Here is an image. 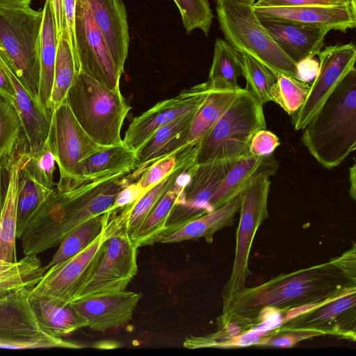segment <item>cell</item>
<instances>
[{
    "label": "cell",
    "instance_id": "1",
    "mask_svg": "<svg viewBox=\"0 0 356 356\" xmlns=\"http://www.w3.org/2000/svg\"><path fill=\"white\" fill-rule=\"evenodd\" d=\"M355 252L354 245L327 262L280 274L252 288L244 287L222 313L218 324L235 322L245 332L252 329L262 309H271L283 314L356 289Z\"/></svg>",
    "mask_w": 356,
    "mask_h": 356
},
{
    "label": "cell",
    "instance_id": "2",
    "mask_svg": "<svg viewBox=\"0 0 356 356\" xmlns=\"http://www.w3.org/2000/svg\"><path fill=\"white\" fill-rule=\"evenodd\" d=\"M128 174L87 181L67 192L54 188L19 238L23 254L38 255L54 248L81 223L109 211L119 193L132 183Z\"/></svg>",
    "mask_w": 356,
    "mask_h": 356
},
{
    "label": "cell",
    "instance_id": "3",
    "mask_svg": "<svg viewBox=\"0 0 356 356\" xmlns=\"http://www.w3.org/2000/svg\"><path fill=\"white\" fill-rule=\"evenodd\" d=\"M302 131V143L325 168L339 165L355 150V67L337 85Z\"/></svg>",
    "mask_w": 356,
    "mask_h": 356
},
{
    "label": "cell",
    "instance_id": "4",
    "mask_svg": "<svg viewBox=\"0 0 356 356\" xmlns=\"http://www.w3.org/2000/svg\"><path fill=\"white\" fill-rule=\"evenodd\" d=\"M83 129L102 146L123 143L121 129L131 107L120 90H112L79 72L65 100Z\"/></svg>",
    "mask_w": 356,
    "mask_h": 356
},
{
    "label": "cell",
    "instance_id": "5",
    "mask_svg": "<svg viewBox=\"0 0 356 356\" xmlns=\"http://www.w3.org/2000/svg\"><path fill=\"white\" fill-rule=\"evenodd\" d=\"M216 13L225 40L273 71L298 78L297 65L281 49L252 9L236 1H216Z\"/></svg>",
    "mask_w": 356,
    "mask_h": 356
},
{
    "label": "cell",
    "instance_id": "6",
    "mask_svg": "<svg viewBox=\"0 0 356 356\" xmlns=\"http://www.w3.org/2000/svg\"><path fill=\"white\" fill-rule=\"evenodd\" d=\"M262 129H266L263 105L246 88H243L200 142L196 163L250 155V140Z\"/></svg>",
    "mask_w": 356,
    "mask_h": 356
},
{
    "label": "cell",
    "instance_id": "7",
    "mask_svg": "<svg viewBox=\"0 0 356 356\" xmlns=\"http://www.w3.org/2000/svg\"><path fill=\"white\" fill-rule=\"evenodd\" d=\"M42 10L0 7V49L19 81L37 99Z\"/></svg>",
    "mask_w": 356,
    "mask_h": 356
},
{
    "label": "cell",
    "instance_id": "8",
    "mask_svg": "<svg viewBox=\"0 0 356 356\" xmlns=\"http://www.w3.org/2000/svg\"><path fill=\"white\" fill-rule=\"evenodd\" d=\"M270 176L261 175L253 179L243 191L240 207V220L236 231L234 264L228 281L222 291V312L245 287L250 274L249 258L256 233L268 216V198L270 187Z\"/></svg>",
    "mask_w": 356,
    "mask_h": 356
},
{
    "label": "cell",
    "instance_id": "9",
    "mask_svg": "<svg viewBox=\"0 0 356 356\" xmlns=\"http://www.w3.org/2000/svg\"><path fill=\"white\" fill-rule=\"evenodd\" d=\"M47 140L59 168L56 188L60 192L70 191L84 183L81 161L104 147L83 129L65 101L53 112Z\"/></svg>",
    "mask_w": 356,
    "mask_h": 356
},
{
    "label": "cell",
    "instance_id": "10",
    "mask_svg": "<svg viewBox=\"0 0 356 356\" xmlns=\"http://www.w3.org/2000/svg\"><path fill=\"white\" fill-rule=\"evenodd\" d=\"M106 236L103 233L88 247L49 267L30 290L29 298L69 305L96 272L103 257Z\"/></svg>",
    "mask_w": 356,
    "mask_h": 356
},
{
    "label": "cell",
    "instance_id": "11",
    "mask_svg": "<svg viewBox=\"0 0 356 356\" xmlns=\"http://www.w3.org/2000/svg\"><path fill=\"white\" fill-rule=\"evenodd\" d=\"M74 38L79 72L112 90H120L122 72L96 24L87 0H77Z\"/></svg>",
    "mask_w": 356,
    "mask_h": 356
},
{
    "label": "cell",
    "instance_id": "12",
    "mask_svg": "<svg viewBox=\"0 0 356 356\" xmlns=\"http://www.w3.org/2000/svg\"><path fill=\"white\" fill-rule=\"evenodd\" d=\"M236 160H216L196 164L191 168L188 180L170 213L162 235L213 211L210 206L211 200Z\"/></svg>",
    "mask_w": 356,
    "mask_h": 356
},
{
    "label": "cell",
    "instance_id": "13",
    "mask_svg": "<svg viewBox=\"0 0 356 356\" xmlns=\"http://www.w3.org/2000/svg\"><path fill=\"white\" fill-rule=\"evenodd\" d=\"M317 74L310 84L305 101L291 115L296 131L302 130L317 113L337 85L355 68L356 47L353 43L325 47L318 54Z\"/></svg>",
    "mask_w": 356,
    "mask_h": 356
},
{
    "label": "cell",
    "instance_id": "14",
    "mask_svg": "<svg viewBox=\"0 0 356 356\" xmlns=\"http://www.w3.org/2000/svg\"><path fill=\"white\" fill-rule=\"evenodd\" d=\"M138 248L122 230L106 236L97 269L75 299L125 290L138 272Z\"/></svg>",
    "mask_w": 356,
    "mask_h": 356
},
{
    "label": "cell",
    "instance_id": "15",
    "mask_svg": "<svg viewBox=\"0 0 356 356\" xmlns=\"http://www.w3.org/2000/svg\"><path fill=\"white\" fill-rule=\"evenodd\" d=\"M198 146L199 144H190L177 152V163L170 173L146 189L133 203L109 211L105 228L106 235L122 230L131 238L159 199L172 187L181 174L197 164Z\"/></svg>",
    "mask_w": 356,
    "mask_h": 356
},
{
    "label": "cell",
    "instance_id": "16",
    "mask_svg": "<svg viewBox=\"0 0 356 356\" xmlns=\"http://www.w3.org/2000/svg\"><path fill=\"white\" fill-rule=\"evenodd\" d=\"M209 88L207 82L182 90L177 96L158 102L134 118L124 144L136 152L157 129L189 113L197 111L204 102Z\"/></svg>",
    "mask_w": 356,
    "mask_h": 356
},
{
    "label": "cell",
    "instance_id": "17",
    "mask_svg": "<svg viewBox=\"0 0 356 356\" xmlns=\"http://www.w3.org/2000/svg\"><path fill=\"white\" fill-rule=\"evenodd\" d=\"M356 289L328 299L287 321L275 331H315L355 340Z\"/></svg>",
    "mask_w": 356,
    "mask_h": 356
},
{
    "label": "cell",
    "instance_id": "18",
    "mask_svg": "<svg viewBox=\"0 0 356 356\" xmlns=\"http://www.w3.org/2000/svg\"><path fill=\"white\" fill-rule=\"evenodd\" d=\"M252 9L260 20L285 22L346 33L356 25L355 0L337 6H259Z\"/></svg>",
    "mask_w": 356,
    "mask_h": 356
},
{
    "label": "cell",
    "instance_id": "19",
    "mask_svg": "<svg viewBox=\"0 0 356 356\" xmlns=\"http://www.w3.org/2000/svg\"><path fill=\"white\" fill-rule=\"evenodd\" d=\"M141 297L139 293L124 290L81 297L69 305L86 327L104 332L128 323Z\"/></svg>",
    "mask_w": 356,
    "mask_h": 356
},
{
    "label": "cell",
    "instance_id": "20",
    "mask_svg": "<svg viewBox=\"0 0 356 356\" xmlns=\"http://www.w3.org/2000/svg\"><path fill=\"white\" fill-rule=\"evenodd\" d=\"M197 111L186 114L157 129L136 152L132 182L157 161L176 154L188 145L191 124Z\"/></svg>",
    "mask_w": 356,
    "mask_h": 356
},
{
    "label": "cell",
    "instance_id": "21",
    "mask_svg": "<svg viewBox=\"0 0 356 356\" xmlns=\"http://www.w3.org/2000/svg\"><path fill=\"white\" fill-rule=\"evenodd\" d=\"M0 65L13 84L15 106L26 136L28 154L38 152L45 143L50 129L51 118L48 115L38 100L29 93L14 72L9 60L0 49Z\"/></svg>",
    "mask_w": 356,
    "mask_h": 356
},
{
    "label": "cell",
    "instance_id": "22",
    "mask_svg": "<svg viewBox=\"0 0 356 356\" xmlns=\"http://www.w3.org/2000/svg\"><path fill=\"white\" fill-rule=\"evenodd\" d=\"M94 20L104 36L113 60L122 73L128 54L129 36L122 0H87Z\"/></svg>",
    "mask_w": 356,
    "mask_h": 356
},
{
    "label": "cell",
    "instance_id": "23",
    "mask_svg": "<svg viewBox=\"0 0 356 356\" xmlns=\"http://www.w3.org/2000/svg\"><path fill=\"white\" fill-rule=\"evenodd\" d=\"M261 22L281 49L296 64L318 56L329 32L319 27L285 22Z\"/></svg>",
    "mask_w": 356,
    "mask_h": 356
},
{
    "label": "cell",
    "instance_id": "24",
    "mask_svg": "<svg viewBox=\"0 0 356 356\" xmlns=\"http://www.w3.org/2000/svg\"><path fill=\"white\" fill-rule=\"evenodd\" d=\"M27 152L17 154L15 149L8 162V184L0 213V260L8 262L17 261L16 231L18 181L20 173L29 159Z\"/></svg>",
    "mask_w": 356,
    "mask_h": 356
},
{
    "label": "cell",
    "instance_id": "25",
    "mask_svg": "<svg viewBox=\"0 0 356 356\" xmlns=\"http://www.w3.org/2000/svg\"><path fill=\"white\" fill-rule=\"evenodd\" d=\"M30 290L20 288L0 296V338L47 334L41 330L31 307Z\"/></svg>",
    "mask_w": 356,
    "mask_h": 356
},
{
    "label": "cell",
    "instance_id": "26",
    "mask_svg": "<svg viewBox=\"0 0 356 356\" xmlns=\"http://www.w3.org/2000/svg\"><path fill=\"white\" fill-rule=\"evenodd\" d=\"M279 163L274 154L270 156L248 155L236 160L229 170L210 202L215 210L225 204L241 193L253 179L261 175H274Z\"/></svg>",
    "mask_w": 356,
    "mask_h": 356
},
{
    "label": "cell",
    "instance_id": "27",
    "mask_svg": "<svg viewBox=\"0 0 356 356\" xmlns=\"http://www.w3.org/2000/svg\"><path fill=\"white\" fill-rule=\"evenodd\" d=\"M241 193L242 191L222 207L187 222L170 234L161 236L157 243H174L201 238L211 243L217 232L232 225L235 216L240 211Z\"/></svg>",
    "mask_w": 356,
    "mask_h": 356
},
{
    "label": "cell",
    "instance_id": "28",
    "mask_svg": "<svg viewBox=\"0 0 356 356\" xmlns=\"http://www.w3.org/2000/svg\"><path fill=\"white\" fill-rule=\"evenodd\" d=\"M40 36V77L37 98L49 117V102L53 88L54 67L57 53L58 38L50 4L45 0Z\"/></svg>",
    "mask_w": 356,
    "mask_h": 356
},
{
    "label": "cell",
    "instance_id": "29",
    "mask_svg": "<svg viewBox=\"0 0 356 356\" xmlns=\"http://www.w3.org/2000/svg\"><path fill=\"white\" fill-rule=\"evenodd\" d=\"M135 152L124 143L104 146L81 161L84 183L113 175L128 174L134 170Z\"/></svg>",
    "mask_w": 356,
    "mask_h": 356
},
{
    "label": "cell",
    "instance_id": "30",
    "mask_svg": "<svg viewBox=\"0 0 356 356\" xmlns=\"http://www.w3.org/2000/svg\"><path fill=\"white\" fill-rule=\"evenodd\" d=\"M191 168L181 174L172 187L159 199L139 229L132 236L131 240L138 248L157 243L159 236L165 232L170 213L188 180Z\"/></svg>",
    "mask_w": 356,
    "mask_h": 356
},
{
    "label": "cell",
    "instance_id": "31",
    "mask_svg": "<svg viewBox=\"0 0 356 356\" xmlns=\"http://www.w3.org/2000/svg\"><path fill=\"white\" fill-rule=\"evenodd\" d=\"M29 298L38 324L46 334L63 338L86 327L84 320L70 305L63 306L46 300Z\"/></svg>",
    "mask_w": 356,
    "mask_h": 356
},
{
    "label": "cell",
    "instance_id": "32",
    "mask_svg": "<svg viewBox=\"0 0 356 356\" xmlns=\"http://www.w3.org/2000/svg\"><path fill=\"white\" fill-rule=\"evenodd\" d=\"M243 75L241 55L226 40L218 38L207 81L211 89L238 90V78Z\"/></svg>",
    "mask_w": 356,
    "mask_h": 356
},
{
    "label": "cell",
    "instance_id": "33",
    "mask_svg": "<svg viewBox=\"0 0 356 356\" xmlns=\"http://www.w3.org/2000/svg\"><path fill=\"white\" fill-rule=\"evenodd\" d=\"M242 89L209 88L204 102L193 118L187 140L188 145L200 143Z\"/></svg>",
    "mask_w": 356,
    "mask_h": 356
},
{
    "label": "cell",
    "instance_id": "34",
    "mask_svg": "<svg viewBox=\"0 0 356 356\" xmlns=\"http://www.w3.org/2000/svg\"><path fill=\"white\" fill-rule=\"evenodd\" d=\"M109 216L108 211L95 216L66 234L59 243L58 249L51 261L44 266L45 270L70 259L92 243L104 231Z\"/></svg>",
    "mask_w": 356,
    "mask_h": 356
},
{
    "label": "cell",
    "instance_id": "35",
    "mask_svg": "<svg viewBox=\"0 0 356 356\" xmlns=\"http://www.w3.org/2000/svg\"><path fill=\"white\" fill-rule=\"evenodd\" d=\"M45 271L36 254L24 255L15 262L0 260V296L20 288L31 289Z\"/></svg>",
    "mask_w": 356,
    "mask_h": 356
},
{
    "label": "cell",
    "instance_id": "36",
    "mask_svg": "<svg viewBox=\"0 0 356 356\" xmlns=\"http://www.w3.org/2000/svg\"><path fill=\"white\" fill-rule=\"evenodd\" d=\"M79 73L67 33L63 29L58 39L54 83L49 102V110L52 113L65 100L67 92Z\"/></svg>",
    "mask_w": 356,
    "mask_h": 356
},
{
    "label": "cell",
    "instance_id": "37",
    "mask_svg": "<svg viewBox=\"0 0 356 356\" xmlns=\"http://www.w3.org/2000/svg\"><path fill=\"white\" fill-rule=\"evenodd\" d=\"M53 189L37 182L23 168L18 181L17 238H20L32 216Z\"/></svg>",
    "mask_w": 356,
    "mask_h": 356
},
{
    "label": "cell",
    "instance_id": "38",
    "mask_svg": "<svg viewBox=\"0 0 356 356\" xmlns=\"http://www.w3.org/2000/svg\"><path fill=\"white\" fill-rule=\"evenodd\" d=\"M241 55L246 88L263 106L271 102V92L277 75L252 56L245 54Z\"/></svg>",
    "mask_w": 356,
    "mask_h": 356
},
{
    "label": "cell",
    "instance_id": "39",
    "mask_svg": "<svg viewBox=\"0 0 356 356\" xmlns=\"http://www.w3.org/2000/svg\"><path fill=\"white\" fill-rule=\"evenodd\" d=\"M309 87V83L286 74H278L272 90L271 101L291 116L303 104Z\"/></svg>",
    "mask_w": 356,
    "mask_h": 356
},
{
    "label": "cell",
    "instance_id": "40",
    "mask_svg": "<svg viewBox=\"0 0 356 356\" xmlns=\"http://www.w3.org/2000/svg\"><path fill=\"white\" fill-rule=\"evenodd\" d=\"M21 131L22 122L15 106L0 95V162L10 157Z\"/></svg>",
    "mask_w": 356,
    "mask_h": 356
},
{
    "label": "cell",
    "instance_id": "41",
    "mask_svg": "<svg viewBox=\"0 0 356 356\" xmlns=\"http://www.w3.org/2000/svg\"><path fill=\"white\" fill-rule=\"evenodd\" d=\"M178 7L187 33L200 29L208 35L213 13L208 0H173Z\"/></svg>",
    "mask_w": 356,
    "mask_h": 356
},
{
    "label": "cell",
    "instance_id": "42",
    "mask_svg": "<svg viewBox=\"0 0 356 356\" xmlns=\"http://www.w3.org/2000/svg\"><path fill=\"white\" fill-rule=\"evenodd\" d=\"M29 156V159L24 169L37 182L54 189L56 185L53 179L56 160L47 138L38 152Z\"/></svg>",
    "mask_w": 356,
    "mask_h": 356
},
{
    "label": "cell",
    "instance_id": "43",
    "mask_svg": "<svg viewBox=\"0 0 356 356\" xmlns=\"http://www.w3.org/2000/svg\"><path fill=\"white\" fill-rule=\"evenodd\" d=\"M85 345L74 341L63 339L46 334L36 337L0 338V348L11 350H25L35 348H71L80 349Z\"/></svg>",
    "mask_w": 356,
    "mask_h": 356
},
{
    "label": "cell",
    "instance_id": "44",
    "mask_svg": "<svg viewBox=\"0 0 356 356\" xmlns=\"http://www.w3.org/2000/svg\"><path fill=\"white\" fill-rule=\"evenodd\" d=\"M177 153L161 159L149 166L137 179V181H134L136 186L145 191L165 177L175 166Z\"/></svg>",
    "mask_w": 356,
    "mask_h": 356
},
{
    "label": "cell",
    "instance_id": "45",
    "mask_svg": "<svg viewBox=\"0 0 356 356\" xmlns=\"http://www.w3.org/2000/svg\"><path fill=\"white\" fill-rule=\"evenodd\" d=\"M320 332L315 331H275L273 330L263 337L258 345L273 347L290 348L305 339L322 336Z\"/></svg>",
    "mask_w": 356,
    "mask_h": 356
},
{
    "label": "cell",
    "instance_id": "46",
    "mask_svg": "<svg viewBox=\"0 0 356 356\" xmlns=\"http://www.w3.org/2000/svg\"><path fill=\"white\" fill-rule=\"evenodd\" d=\"M278 136L266 129H259L252 136L250 145L249 154L252 156H270L280 146Z\"/></svg>",
    "mask_w": 356,
    "mask_h": 356
},
{
    "label": "cell",
    "instance_id": "47",
    "mask_svg": "<svg viewBox=\"0 0 356 356\" xmlns=\"http://www.w3.org/2000/svg\"><path fill=\"white\" fill-rule=\"evenodd\" d=\"M77 0H63L64 29L67 33L75 62L79 72L74 38V20Z\"/></svg>",
    "mask_w": 356,
    "mask_h": 356
},
{
    "label": "cell",
    "instance_id": "48",
    "mask_svg": "<svg viewBox=\"0 0 356 356\" xmlns=\"http://www.w3.org/2000/svg\"><path fill=\"white\" fill-rule=\"evenodd\" d=\"M349 0H257L254 5L259 6H302L311 5L337 6L347 3Z\"/></svg>",
    "mask_w": 356,
    "mask_h": 356
},
{
    "label": "cell",
    "instance_id": "49",
    "mask_svg": "<svg viewBox=\"0 0 356 356\" xmlns=\"http://www.w3.org/2000/svg\"><path fill=\"white\" fill-rule=\"evenodd\" d=\"M144 191L138 188L134 182L130 184L118 195L109 211H114L135 202Z\"/></svg>",
    "mask_w": 356,
    "mask_h": 356
},
{
    "label": "cell",
    "instance_id": "50",
    "mask_svg": "<svg viewBox=\"0 0 356 356\" xmlns=\"http://www.w3.org/2000/svg\"><path fill=\"white\" fill-rule=\"evenodd\" d=\"M296 65L299 80L306 83L313 81L318 70V63L316 60L313 58L305 60L297 63Z\"/></svg>",
    "mask_w": 356,
    "mask_h": 356
},
{
    "label": "cell",
    "instance_id": "51",
    "mask_svg": "<svg viewBox=\"0 0 356 356\" xmlns=\"http://www.w3.org/2000/svg\"><path fill=\"white\" fill-rule=\"evenodd\" d=\"M53 14L58 39L64 29L63 0H48Z\"/></svg>",
    "mask_w": 356,
    "mask_h": 356
},
{
    "label": "cell",
    "instance_id": "52",
    "mask_svg": "<svg viewBox=\"0 0 356 356\" xmlns=\"http://www.w3.org/2000/svg\"><path fill=\"white\" fill-rule=\"evenodd\" d=\"M0 95L8 99L13 104L15 100V90L7 74L0 65Z\"/></svg>",
    "mask_w": 356,
    "mask_h": 356
},
{
    "label": "cell",
    "instance_id": "53",
    "mask_svg": "<svg viewBox=\"0 0 356 356\" xmlns=\"http://www.w3.org/2000/svg\"><path fill=\"white\" fill-rule=\"evenodd\" d=\"M349 182H350V188H349V194L350 197L355 200L356 197V163L354 159V163L349 168Z\"/></svg>",
    "mask_w": 356,
    "mask_h": 356
},
{
    "label": "cell",
    "instance_id": "54",
    "mask_svg": "<svg viewBox=\"0 0 356 356\" xmlns=\"http://www.w3.org/2000/svg\"><path fill=\"white\" fill-rule=\"evenodd\" d=\"M31 0H0L2 8H23L29 6Z\"/></svg>",
    "mask_w": 356,
    "mask_h": 356
},
{
    "label": "cell",
    "instance_id": "55",
    "mask_svg": "<svg viewBox=\"0 0 356 356\" xmlns=\"http://www.w3.org/2000/svg\"><path fill=\"white\" fill-rule=\"evenodd\" d=\"M5 193L3 192L2 185V173H1V165H0V213L2 209Z\"/></svg>",
    "mask_w": 356,
    "mask_h": 356
},
{
    "label": "cell",
    "instance_id": "56",
    "mask_svg": "<svg viewBox=\"0 0 356 356\" xmlns=\"http://www.w3.org/2000/svg\"><path fill=\"white\" fill-rule=\"evenodd\" d=\"M216 1H225V0H216ZM227 1H236L243 3H247L250 5H254L257 0H227Z\"/></svg>",
    "mask_w": 356,
    "mask_h": 356
}]
</instances>
